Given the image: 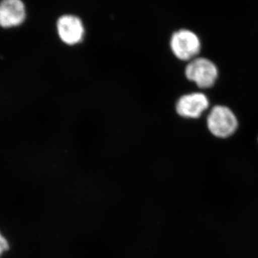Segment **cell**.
I'll return each instance as SVG.
<instances>
[{
  "instance_id": "obj_7",
  "label": "cell",
  "mask_w": 258,
  "mask_h": 258,
  "mask_svg": "<svg viewBox=\"0 0 258 258\" xmlns=\"http://www.w3.org/2000/svg\"><path fill=\"white\" fill-rule=\"evenodd\" d=\"M10 249V243L8 240H7L6 237L0 231V258H2V256L7 251L9 250Z\"/></svg>"
},
{
  "instance_id": "obj_2",
  "label": "cell",
  "mask_w": 258,
  "mask_h": 258,
  "mask_svg": "<svg viewBox=\"0 0 258 258\" xmlns=\"http://www.w3.org/2000/svg\"><path fill=\"white\" fill-rule=\"evenodd\" d=\"M208 127L215 137L225 139L235 134L238 127V121L235 113L230 108L216 106L209 113Z\"/></svg>"
},
{
  "instance_id": "obj_6",
  "label": "cell",
  "mask_w": 258,
  "mask_h": 258,
  "mask_svg": "<svg viewBox=\"0 0 258 258\" xmlns=\"http://www.w3.org/2000/svg\"><path fill=\"white\" fill-rule=\"evenodd\" d=\"M26 8L22 0H2L0 2V27L16 28L25 22Z\"/></svg>"
},
{
  "instance_id": "obj_1",
  "label": "cell",
  "mask_w": 258,
  "mask_h": 258,
  "mask_svg": "<svg viewBox=\"0 0 258 258\" xmlns=\"http://www.w3.org/2000/svg\"><path fill=\"white\" fill-rule=\"evenodd\" d=\"M170 48L176 58L191 61L200 53L201 41L198 35L191 30L181 29L171 35Z\"/></svg>"
},
{
  "instance_id": "obj_5",
  "label": "cell",
  "mask_w": 258,
  "mask_h": 258,
  "mask_svg": "<svg viewBox=\"0 0 258 258\" xmlns=\"http://www.w3.org/2000/svg\"><path fill=\"white\" fill-rule=\"evenodd\" d=\"M208 97L202 93H192L180 97L176 103V113L186 118H198L208 109Z\"/></svg>"
},
{
  "instance_id": "obj_3",
  "label": "cell",
  "mask_w": 258,
  "mask_h": 258,
  "mask_svg": "<svg viewBox=\"0 0 258 258\" xmlns=\"http://www.w3.org/2000/svg\"><path fill=\"white\" fill-rule=\"evenodd\" d=\"M185 76L189 81L196 83L200 88H211L218 78V69L211 60L205 57H196L190 61Z\"/></svg>"
},
{
  "instance_id": "obj_4",
  "label": "cell",
  "mask_w": 258,
  "mask_h": 258,
  "mask_svg": "<svg viewBox=\"0 0 258 258\" xmlns=\"http://www.w3.org/2000/svg\"><path fill=\"white\" fill-rule=\"evenodd\" d=\"M57 35L62 43L68 46L79 45L86 35L84 25L81 19L74 15H64L56 23Z\"/></svg>"
}]
</instances>
